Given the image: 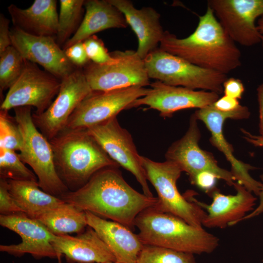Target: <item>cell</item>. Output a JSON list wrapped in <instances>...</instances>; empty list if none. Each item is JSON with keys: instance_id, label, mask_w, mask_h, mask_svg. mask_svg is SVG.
<instances>
[{"instance_id": "6da1fadb", "label": "cell", "mask_w": 263, "mask_h": 263, "mask_svg": "<svg viewBox=\"0 0 263 263\" xmlns=\"http://www.w3.org/2000/svg\"><path fill=\"white\" fill-rule=\"evenodd\" d=\"M117 168L100 169L83 186L68 191L60 198L85 211L132 229L137 216L155 206L157 198L147 196L132 188Z\"/></svg>"}, {"instance_id": "7a4b0ae2", "label": "cell", "mask_w": 263, "mask_h": 263, "mask_svg": "<svg viewBox=\"0 0 263 263\" xmlns=\"http://www.w3.org/2000/svg\"><path fill=\"white\" fill-rule=\"evenodd\" d=\"M159 48L195 65L226 75L242 64L241 51L208 6L191 35L179 38L165 31Z\"/></svg>"}, {"instance_id": "3957f363", "label": "cell", "mask_w": 263, "mask_h": 263, "mask_svg": "<svg viewBox=\"0 0 263 263\" xmlns=\"http://www.w3.org/2000/svg\"><path fill=\"white\" fill-rule=\"evenodd\" d=\"M49 141L57 172L70 191L83 186L100 169L119 166L86 129L65 130Z\"/></svg>"}, {"instance_id": "277c9868", "label": "cell", "mask_w": 263, "mask_h": 263, "mask_svg": "<svg viewBox=\"0 0 263 263\" xmlns=\"http://www.w3.org/2000/svg\"><path fill=\"white\" fill-rule=\"evenodd\" d=\"M134 226L144 245H155L192 254H209L219 246V239L203 227L192 225L154 206L136 217Z\"/></svg>"}, {"instance_id": "5b68a950", "label": "cell", "mask_w": 263, "mask_h": 263, "mask_svg": "<svg viewBox=\"0 0 263 263\" xmlns=\"http://www.w3.org/2000/svg\"><path fill=\"white\" fill-rule=\"evenodd\" d=\"M14 109V117L22 136V144L19 154L20 159L32 169L41 189L60 198L70 190L57 172L49 140L35 125L31 107Z\"/></svg>"}, {"instance_id": "8992f818", "label": "cell", "mask_w": 263, "mask_h": 263, "mask_svg": "<svg viewBox=\"0 0 263 263\" xmlns=\"http://www.w3.org/2000/svg\"><path fill=\"white\" fill-rule=\"evenodd\" d=\"M150 78L165 84L192 90L201 89L221 94L226 74L195 65L159 47L144 59Z\"/></svg>"}, {"instance_id": "52a82bcc", "label": "cell", "mask_w": 263, "mask_h": 263, "mask_svg": "<svg viewBox=\"0 0 263 263\" xmlns=\"http://www.w3.org/2000/svg\"><path fill=\"white\" fill-rule=\"evenodd\" d=\"M140 159L148 181L157 193V202L154 207L161 212L178 217L192 225L203 227L205 210L188 201L177 188V181L182 172L178 165L170 161L158 162L141 155Z\"/></svg>"}, {"instance_id": "ba28073f", "label": "cell", "mask_w": 263, "mask_h": 263, "mask_svg": "<svg viewBox=\"0 0 263 263\" xmlns=\"http://www.w3.org/2000/svg\"><path fill=\"white\" fill-rule=\"evenodd\" d=\"M114 63L97 64L90 61L83 69L92 91H108L132 86L150 85L144 59L136 51H115Z\"/></svg>"}, {"instance_id": "9c48e42d", "label": "cell", "mask_w": 263, "mask_h": 263, "mask_svg": "<svg viewBox=\"0 0 263 263\" xmlns=\"http://www.w3.org/2000/svg\"><path fill=\"white\" fill-rule=\"evenodd\" d=\"M61 80L25 59L22 72L10 87L1 103L0 110L20 107L36 108L34 113L45 112L58 93Z\"/></svg>"}, {"instance_id": "30bf717a", "label": "cell", "mask_w": 263, "mask_h": 263, "mask_svg": "<svg viewBox=\"0 0 263 263\" xmlns=\"http://www.w3.org/2000/svg\"><path fill=\"white\" fill-rule=\"evenodd\" d=\"M149 89L132 86L108 91H92L72 114L65 130L86 129L116 117L135 100L146 95Z\"/></svg>"}, {"instance_id": "8fae6325", "label": "cell", "mask_w": 263, "mask_h": 263, "mask_svg": "<svg viewBox=\"0 0 263 263\" xmlns=\"http://www.w3.org/2000/svg\"><path fill=\"white\" fill-rule=\"evenodd\" d=\"M92 91L83 69L77 68L61 79L56 97L48 109L40 114L33 113L35 125L51 140L65 129L72 114Z\"/></svg>"}, {"instance_id": "7c38bea8", "label": "cell", "mask_w": 263, "mask_h": 263, "mask_svg": "<svg viewBox=\"0 0 263 263\" xmlns=\"http://www.w3.org/2000/svg\"><path fill=\"white\" fill-rule=\"evenodd\" d=\"M86 130L113 160L135 177L143 193L153 197L132 135L120 126L116 117Z\"/></svg>"}, {"instance_id": "4fadbf2b", "label": "cell", "mask_w": 263, "mask_h": 263, "mask_svg": "<svg viewBox=\"0 0 263 263\" xmlns=\"http://www.w3.org/2000/svg\"><path fill=\"white\" fill-rule=\"evenodd\" d=\"M207 3L235 43L246 47L261 43L257 21L263 16V0H208Z\"/></svg>"}, {"instance_id": "5bb4252c", "label": "cell", "mask_w": 263, "mask_h": 263, "mask_svg": "<svg viewBox=\"0 0 263 263\" xmlns=\"http://www.w3.org/2000/svg\"><path fill=\"white\" fill-rule=\"evenodd\" d=\"M198 120L202 121L210 132V143L225 157L231 167V172L236 181L246 189L259 196L262 183L252 178L249 171L254 167L238 160L234 155L233 147L225 139L223 125L227 119H244L250 115L249 109L241 105L237 110L228 113L217 110L213 104L199 109L193 113Z\"/></svg>"}, {"instance_id": "9a60e30c", "label": "cell", "mask_w": 263, "mask_h": 263, "mask_svg": "<svg viewBox=\"0 0 263 263\" xmlns=\"http://www.w3.org/2000/svg\"><path fill=\"white\" fill-rule=\"evenodd\" d=\"M197 121L194 114L191 115L187 131L169 148L166 160L177 164L182 172L188 175L190 180L200 172L208 171L233 186L236 179L231 171L221 168L212 154L200 147L201 133Z\"/></svg>"}, {"instance_id": "2e32d148", "label": "cell", "mask_w": 263, "mask_h": 263, "mask_svg": "<svg viewBox=\"0 0 263 263\" xmlns=\"http://www.w3.org/2000/svg\"><path fill=\"white\" fill-rule=\"evenodd\" d=\"M10 38L12 46L24 59L39 64L60 80L77 68L67 57L55 37L30 35L13 26Z\"/></svg>"}, {"instance_id": "e0dca14e", "label": "cell", "mask_w": 263, "mask_h": 263, "mask_svg": "<svg viewBox=\"0 0 263 263\" xmlns=\"http://www.w3.org/2000/svg\"><path fill=\"white\" fill-rule=\"evenodd\" d=\"M150 86L147 94L133 101L129 108L147 105L167 117L180 110L211 105L219 98V94L214 92L170 86L157 80Z\"/></svg>"}, {"instance_id": "ac0fdd59", "label": "cell", "mask_w": 263, "mask_h": 263, "mask_svg": "<svg viewBox=\"0 0 263 263\" xmlns=\"http://www.w3.org/2000/svg\"><path fill=\"white\" fill-rule=\"evenodd\" d=\"M0 225L16 233L21 239L17 244L0 245V251L15 257L30 254L36 259L57 258L58 255L51 242L54 234L39 221L21 212L0 215Z\"/></svg>"}, {"instance_id": "d6986e66", "label": "cell", "mask_w": 263, "mask_h": 263, "mask_svg": "<svg viewBox=\"0 0 263 263\" xmlns=\"http://www.w3.org/2000/svg\"><path fill=\"white\" fill-rule=\"evenodd\" d=\"M233 187L236 190L234 195H225L216 188L211 190L208 193L212 199L210 205L199 201L190 192L184 195L205 210L203 226L224 228L232 226L254 210L257 198L238 182H235Z\"/></svg>"}, {"instance_id": "ffe728a7", "label": "cell", "mask_w": 263, "mask_h": 263, "mask_svg": "<svg viewBox=\"0 0 263 263\" xmlns=\"http://www.w3.org/2000/svg\"><path fill=\"white\" fill-rule=\"evenodd\" d=\"M51 243L59 260L64 255L70 263H107L116 261L107 245L88 225L75 236L54 234Z\"/></svg>"}, {"instance_id": "44dd1931", "label": "cell", "mask_w": 263, "mask_h": 263, "mask_svg": "<svg viewBox=\"0 0 263 263\" xmlns=\"http://www.w3.org/2000/svg\"><path fill=\"white\" fill-rule=\"evenodd\" d=\"M124 15L138 39L136 51L142 59L158 48L165 31L160 22V14L150 7L135 8L128 0H108Z\"/></svg>"}, {"instance_id": "7402d4cb", "label": "cell", "mask_w": 263, "mask_h": 263, "mask_svg": "<svg viewBox=\"0 0 263 263\" xmlns=\"http://www.w3.org/2000/svg\"><path fill=\"white\" fill-rule=\"evenodd\" d=\"M88 225L92 227L107 245L116 261L119 263H136L144 244L138 234L114 221L85 211Z\"/></svg>"}, {"instance_id": "603a6c76", "label": "cell", "mask_w": 263, "mask_h": 263, "mask_svg": "<svg viewBox=\"0 0 263 263\" xmlns=\"http://www.w3.org/2000/svg\"><path fill=\"white\" fill-rule=\"evenodd\" d=\"M7 9L14 27L30 35L56 38L58 22L56 0H35L26 9L11 4Z\"/></svg>"}, {"instance_id": "cb8c5ba5", "label": "cell", "mask_w": 263, "mask_h": 263, "mask_svg": "<svg viewBox=\"0 0 263 263\" xmlns=\"http://www.w3.org/2000/svg\"><path fill=\"white\" fill-rule=\"evenodd\" d=\"M86 12L77 30L62 49L83 42L95 34L110 28H124L128 24L123 13L108 0H85Z\"/></svg>"}, {"instance_id": "d4e9b609", "label": "cell", "mask_w": 263, "mask_h": 263, "mask_svg": "<svg viewBox=\"0 0 263 263\" xmlns=\"http://www.w3.org/2000/svg\"><path fill=\"white\" fill-rule=\"evenodd\" d=\"M9 191L22 212L37 219L43 213L65 203L39 187L38 181L7 180Z\"/></svg>"}, {"instance_id": "484cf974", "label": "cell", "mask_w": 263, "mask_h": 263, "mask_svg": "<svg viewBox=\"0 0 263 263\" xmlns=\"http://www.w3.org/2000/svg\"><path fill=\"white\" fill-rule=\"evenodd\" d=\"M37 220L56 235L78 234L88 226L86 212L66 202L43 213Z\"/></svg>"}, {"instance_id": "4316f807", "label": "cell", "mask_w": 263, "mask_h": 263, "mask_svg": "<svg viewBox=\"0 0 263 263\" xmlns=\"http://www.w3.org/2000/svg\"><path fill=\"white\" fill-rule=\"evenodd\" d=\"M84 0H60L58 28L56 40L60 46L73 36L81 21Z\"/></svg>"}, {"instance_id": "83f0119b", "label": "cell", "mask_w": 263, "mask_h": 263, "mask_svg": "<svg viewBox=\"0 0 263 263\" xmlns=\"http://www.w3.org/2000/svg\"><path fill=\"white\" fill-rule=\"evenodd\" d=\"M25 164L15 151L0 148V178L38 181L36 174Z\"/></svg>"}, {"instance_id": "f1b7e54d", "label": "cell", "mask_w": 263, "mask_h": 263, "mask_svg": "<svg viewBox=\"0 0 263 263\" xmlns=\"http://www.w3.org/2000/svg\"><path fill=\"white\" fill-rule=\"evenodd\" d=\"M24 61L12 45L0 53V93L9 89L18 79L23 70Z\"/></svg>"}, {"instance_id": "f546056e", "label": "cell", "mask_w": 263, "mask_h": 263, "mask_svg": "<svg viewBox=\"0 0 263 263\" xmlns=\"http://www.w3.org/2000/svg\"><path fill=\"white\" fill-rule=\"evenodd\" d=\"M136 263H196L194 255L160 246L144 245Z\"/></svg>"}, {"instance_id": "4dcf8cb0", "label": "cell", "mask_w": 263, "mask_h": 263, "mask_svg": "<svg viewBox=\"0 0 263 263\" xmlns=\"http://www.w3.org/2000/svg\"><path fill=\"white\" fill-rule=\"evenodd\" d=\"M22 144V136L15 117L7 111H0V148L19 151Z\"/></svg>"}, {"instance_id": "1f68e13d", "label": "cell", "mask_w": 263, "mask_h": 263, "mask_svg": "<svg viewBox=\"0 0 263 263\" xmlns=\"http://www.w3.org/2000/svg\"><path fill=\"white\" fill-rule=\"evenodd\" d=\"M87 56L91 61L97 64H107L117 61V58L109 53L102 40L95 35L83 41Z\"/></svg>"}, {"instance_id": "d6a6232c", "label": "cell", "mask_w": 263, "mask_h": 263, "mask_svg": "<svg viewBox=\"0 0 263 263\" xmlns=\"http://www.w3.org/2000/svg\"><path fill=\"white\" fill-rule=\"evenodd\" d=\"M21 212V210L9 191L7 180L0 178V215H10Z\"/></svg>"}, {"instance_id": "836d02e7", "label": "cell", "mask_w": 263, "mask_h": 263, "mask_svg": "<svg viewBox=\"0 0 263 263\" xmlns=\"http://www.w3.org/2000/svg\"><path fill=\"white\" fill-rule=\"evenodd\" d=\"M63 50L67 57L76 68H83L90 61L83 42L74 44Z\"/></svg>"}, {"instance_id": "e575fe53", "label": "cell", "mask_w": 263, "mask_h": 263, "mask_svg": "<svg viewBox=\"0 0 263 263\" xmlns=\"http://www.w3.org/2000/svg\"><path fill=\"white\" fill-rule=\"evenodd\" d=\"M241 131L244 134V138L249 143L256 147H263V138L260 135H253L246 131L242 129ZM263 186L259 195L260 202L258 206L252 212L247 214L242 220L241 222L257 216L263 212V175H261Z\"/></svg>"}, {"instance_id": "d590c367", "label": "cell", "mask_w": 263, "mask_h": 263, "mask_svg": "<svg viewBox=\"0 0 263 263\" xmlns=\"http://www.w3.org/2000/svg\"><path fill=\"white\" fill-rule=\"evenodd\" d=\"M217 177L208 171H202L197 174L190 180L191 184L208 193L215 188Z\"/></svg>"}, {"instance_id": "8d00e7d4", "label": "cell", "mask_w": 263, "mask_h": 263, "mask_svg": "<svg viewBox=\"0 0 263 263\" xmlns=\"http://www.w3.org/2000/svg\"><path fill=\"white\" fill-rule=\"evenodd\" d=\"M244 92V87L242 81L234 77L227 78L223 83L224 95L241 99Z\"/></svg>"}, {"instance_id": "74e56055", "label": "cell", "mask_w": 263, "mask_h": 263, "mask_svg": "<svg viewBox=\"0 0 263 263\" xmlns=\"http://www.w3.org/2000/svg\"><path fill=\"white\" fill-rule=\"evenodd\" d=\"M10 20L0 14V53L12 45L10 38Z\"/></svg>"}, {"instance_id": "f35d334b", "label": "cell", "mask_w": 263, "mask_h": 263, "mask_svg": "<svg viewBox=\"0 0 263 263\" xmlns=\"http://www.w3.org/2000/svg\"><path fill=\"white\" fill-rule=\"evenodd\" d=\"M241 105L239 100L225 95L219 98L213 104L217 110L226 113L234 111Z\"/></svg>"}, {"instance_id": "ab89813d", "label": "cell", "mask_w": 263, "mask_h": 263, "mask_svg": "<svg viewBox=\"0 0 263 263\" xmlns=\"http://www.w3.org/2000/svg\"><path fill=\"white\" fill-rule=\"evenodd\" d=\"M257 100L259 111V132L260 136L263 138V83L257 88Z\"/></svg>"}, {"instance_id": "60d3db41", "label": "cell", "mask_w": 263, "mask_h": 263, "mask_svg": "<svg viewBox=\"0 0 263 263\" xmlns=\"http://www.w3.org/2000/svg\"><path fill=\"white\" fill-rule=\"evenodd\" d=\"M257 26L261 35V43L263 49V16L260 17L257 20Z\"/></svg>"}, {"instance_id": "b9f144b4", "label": "cell", "mask_w": 263, "mask_h": 263, "mask_svg": "<svg viewBox=\"0 0 263 263\" xmlns=\"http://www.w3.org/2000/svg\"><path fill=\"white\" fill-rule=\"evenodd\" d=\"M119 263L116 261L115 262H108V263Z\"/></svg>"}, {"instance_id": "7bdbcfd3", "label": "cell", "mask_w": 263, "mask_h": 263, "mask_svg": "<svg viewBox=\"0 0 263 263\" xmlns=\"http://www.w3.org/2000/svg\"><path fill=\"white\" fill-rule=\"evenodd\" d=\"M262 261H263V259Z\"/></svg>"}]
</instances>
